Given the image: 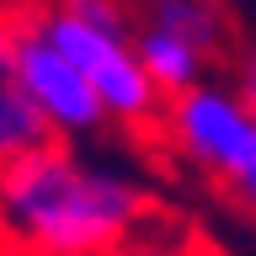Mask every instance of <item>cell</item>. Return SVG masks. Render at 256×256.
Instances as JSON below:
<instances>
[{
  "label": "cell",
  "instance_id": "6da1fadb",
  "mask_svg": "<svg viewBox=\"0 0 256 256\" xmlns=\"http://www.w3.org/2000/svg\"><path fill=\"white\" fill-rule=\"evenodd\" d=\"M155 214L134 176L43 144L0 171V230L32 256H118Z\"/></svg>",
  "mask_w": 256,
  "mask_h": 256
},
{
  "label": "cell",
  "instance_id": "7a4b0ae2",
  "mask_svg": "<svg viewBox=\"0 0 256 256\" xmlns=\"http://www.w3.org/2000/svg\"><path fill=\"white\" fill-rule=\"evenodd\" d=\"M27 16H32V27L91 80L107 123H118L123 134H150V128H160L166 96L150 86V75H144L139 59H134V32L91 27V22L59 11V6H48V0L43 6H27Z\"/></svg>",
  "mask_w": 256,
  "mask_h": 256
},
{
  "label": "cell",
  "instance_id": "3957f363",
  "mask_svg": "<svg viewBox=\"0 0 256 256\" xmlns=\"http://www.w3.org/2000/svg\"><path fill=\"white\" fill-rule=\"evenodd\" d=\"M160 134L192 166H203L214 182H230V187L256 182V118L235 102V91L192 86V91L171 96L160 112Z\"/></svg>",
  "mask_w": 256,
  "mask_h": 256
},
{
  "label": "cell",
  "instance_id": "277c9868",
  "mask_svg": "<svg viewBox=\"0 0 256 256\" xmlns=\"http://www.w3.org/2000/svg\"><path fill=\"white\" fill-rule=\"evenodd\" d=\"M16 70H22V86H27L38 118L48 123L54 144H75V139L102 134L107 112H102V102H96L91 80L32 27L27 6H16Z\"/></svg>",
  "mask_w": 256,
  "mask_h": 256
},
{
  "label": "cell",
  "instance_id": "5b68a950",
  "mask_svg": "<svg viewBox=\"0 0 256 256\" xmlns=\"http://www.w3.org/2000/svg\"><path fill=\"white\" fill-rule=\"evenodd\" d=\"M43 144H54V134L38 118L27 86H22V70H16V6H11V11H0V171Z\"/></svg>",
  "mask_w": 256,
  "mask_h": 256
},
{
  "label": "cell",
  "instance_id": "8992f818",
  "mask_svg": "<svg viewBox=\"0 0 256 256\" xmlns=\"http://www.w3.org/2000/svg\"><path fill=\"white\" fill-rule=\"evenodd\" d=\"M134 59H139V70L150 75V86H155L166 102L182 96V91H192L198 75H203V54H198L192 43H182L176 32L150 27V22L134 32Z\"/></svg>",
  "mask_w": 256,
  "mask_h": 256
},
{
  "label": "cell",
  "instance_id": "52a82bcc",
  "mask_svg": "<svg viewBox=\"0 0 256 256\" xmlns=\"http://www.w3.org/2000/svg\"><path fill=\"white\" fill-rule=\"evenodd\" d=\"M144 22H150V27L176 32V38H182V43H192L203 59L224 43V11L214 6V0H150Z\"/></svg>",
  "mask_w": 256,
  "mask_h": 256
},
{
  "label": "cell",
  "instance_id": "ba28073f",
  "mask_svg": "<svg viewBox=\"0 0 256 256\" xmlns=\"http://www.w3.org/2000/svg\"><path fill=\"white\" fill-rule=\"evenodd\" d=\"M235 102H240V107H246V112H251V118H256V48H251V54H246V59H240V80H235Z\"/></svg>",
  "mask_w": 256,
  "mask_h": 256
},
{
  "label": "cell",
  "instance_id": "9c48e42d",
  "mask_svg": "<svg viewBox=\"0 0 256 256\" xmlns=\"http://www.w3.org/2000/svg\"><path fill=\"white\" fill-rule=\"evenodd\" d=\"M240 198H246V203H251V214H256V182H251V187H240Z\"/></svg>",
  "mask_w": 256,
  "mask_h": 256
},
{
  "label": "cell",
  "instance_id": "30bf717a",
  "mask_svg": "<svg viewBox=\"0 0 256 256\" xmlns=\"http://www.w3.org/2000/svg\"><path fill=\"white\" fill-rule=\"evenodd\" d=\"M0 11H11V0H0Z\"/></svg>",
  "mask_w": 256,
  "mask_h": 256
}]
</instances>
